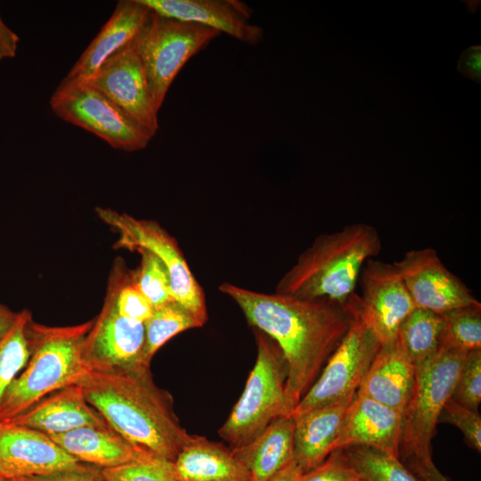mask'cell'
Here are the masks:
<instances>
[{
  "instance_id": "cell-1",
  "label": "cell",
  "mask_w": 481,
  "mask_h": 481,
  "mask_svg": "<svg viewBox=\"0 0 481 481\" xmlns=\"http://www.w3.org/2000/svg\"><path fill=\"white\" fill-rule=\"evenodd\" d=\"M219 290L279 346L287 367L284 398L289 416L346 334L351 319L346 304L261 293L229 282Z\"/></svg>"
},
{
  "instance_id": "cell-2",
  "label": "cell",
  "mask_w": 481,
  "mask_h": 481,
  "mask_svg": "<svg viewBox=\"0 0 481 481\" xmlns=\"http://www.w3.org/2000/svg\"><path fill=\"white\" fill-rule=\"evenodd\" d=\"M77 385L110 428L158 458L173 462L193 439L181 426L171 395L155 385L150 367L90 371Z\"/></svg>"
},
{
  "instance_id": "cell-3",
  "label": "cell",
  "mask_w": 481,
  "mask_h": 481,
  "mask_svg": "<svg viewBox=\"0 0 481 481\" xmlns=\"http://www.w3.org/2000/svg\"><path fill=\"white\" fill-rule=\"evenodd\" d=\"M381 248L379 232L365 223L321 234L282 275L275 292L345 304L355 294L364 265Z\"/></svg>"
},
{
  "instance_id": "cell-4",
  "label": "cell",
  "mask_w": 481,
  "mask_h": 481,
  "mask_svg": "<svg viewBox=\"0 0 481 481\" xmlns=\"http://www.w3.org/2000/svg\"><path fill=\"white\" fill-rule=\"evenodd\" d=\"M94 320L73 326L27 324L30 356L4 393L0 422L10 420L65 387L77 385L89 372L83 346Z\"/></svg>"
},
{
  "instance_id": "cell-5",
  "label": "cell",
  "mask_w": 481,
  "mask_h": 481,
  "mask_svg": "<svg viewBox=\"0 0 481 481\" xmlns=\"http://www.w3.org/2000/svg\"><path fill=\"white\" fill-rule=\"evenodd\" d=\"M257 346L255 365L244 390L229 417L218 430L232 449L242 447L275 419L286 413L284 388L287 367L277 344L254 329Z\"/></svg>"
},
{
  "instance_id": "cell-6",
  "label": "cell",
  "mask_w": 481,
  "mask_h": 481,
  "mask_svg": "<svg viewBox=\"0 0 481 481\" xmlns=\"http://www.w3.org/2000/svg\"><path fill=\"white\" fill-rule=\"evenodd\" d=\"M468 353L439 348L428 363L415 369L412 392L402 412L399 460L403 463L431 458L436 426Z\"/></svg>"
},
{
  "instance_id": "cell-7",
  "label": "cell",
  "mask_w": 481,
  "mask_h": 481,
  "mask_svg": "<svg viewBox=\"0 0 481 481\" xmlns=\"http://www.w3.org/2000/svg\"><path fill=\"white\" fill-rule=\"evenodd\" d=\"M346 304L351 315L349 327L291 417L353 398L382 345L361 308L359 296L355 293Z\"/></svg>"
},
{
  "instance_id": "cell-8",
  "label": "cell",
  "mask_w": 481,
  "mask_h": 481,
  "mask_svg": "<svg viewBox=\"0 0 481 481\" xmlns=\"http://www.w3.org/2000/svg\"><path fill=\"white\" fill-rule=\"evenodd\" d=\"M219 35L213 29L153 12L133 46L142 62L157 112L186 62Z\"/></svg>"
},
{
  "instance_id": "cell-9",
  "label": "cell",
  "mask_w": 481,
  "mask_h": 481,
  "mask_svg": "<svg viewBox=\"0 0 481 481\" xmlns=\"http://www.w3.org/2000/svg\"><path fill=\"white\" fill-rule=\"evenodd\" d=\"M95 213L102 222L118 232L116 249L147 250L163 263L169 275L173 299L204 325L208 319L205 294L176 240L152 220L138 219L101 207L95 208Z\"/></svg>"
},
{
  "instance_id": "cell-10",
  "label": "cell",
  "mask_w": 481,
  "mask_h": 481,
  "mask_svg": "<svg viewBox=\"0 0 481 481\" xmlns=\"http://www.w3.org/2000/svg\"><path fill=\"white\" fill-rule=\"evenodd\" d=\"M53 112L117 150L136 151L152 139L120 109L86 82L61 81L50 99Z\"/></svg>"
},
{
  "instance_id": "cell-11",
  "label": "cell",
  "mask_w": 481,
  "mask_h": 481,
  "mask_svg": "<svg viewBox=\"0 0 481 481\" xmlns=\"http://www.w3.org/2000/svg\"><path fill=\"white\" fill-rule=\"evenodd\" d=\"M144 325L118 314L107 291L86 336L84 360L90 371L115 373L150 367L143 362Z\"/></svg>"
},
{
  "instance_id": "cell-12",
  "label": "cell",
  "mask_w": 481,
  "mask_h": 481,
  "mask_svg": "<svg viewBox=\"0 0 481 481\" xmlns=\"http://www.w3.org/2000/svg\"><path fill=\"white\" fill-rule=\"evenodd\" d=\"M394 265L418 308L441 314L481 305L465 283L447 269L433 248L409 250Z\"/></svg>"
},
{
  "instance_id": "cell-13",
  "label": "cell",
  "mask_w": 481,
  "mask_h": 481,
  "mask_svg": "<svg viewBox=\"0 0 481 481\" xmlns=\"http://www.w3.org/2000/svg\"><path fill=\"white\" fill-rule=\"evenodd\" d=\"M100 91L151 138L159 130L142 62L133 46L108 59L84 81Z\"/></svg>"
},
{
  "instance_id": "cell-14",
  "label": "cell",
  "mask_w": 481,
  "mask_h": 481,
  "mask_svg": "<svg viewBox=\"0 0 481 481\" xmlns=\"http://www.w3.org/2000/svg\"><path fill=\"white\" fill-rule=\"evenodd\" d=\"M46 434L0 422V475L17 480L47 475L82 465Z\"/></svg>"
},
{
  "instance_id": "cell-15",
  "label": "cell",
  "mask_w": 481,
  "mask_h": 481,
  "mask_svg": "<svg viewBox=\"0 0 481 481\" xmlns=\"http://www.w3.org/2000/svg\"><path fill=\"white\" fill-rule=\"evenodd\" d=\"M361 308L382 343L396 337L401 323L416 308L395 265L371 258L361 274Z\"/></svg>"
},
{
  "instance_id": "cell-16",
  "label": "cell",
  "mask_w": 481,
  "mask_h": 481,
  "mask_svg": "<svg viewBox=\"0 0 481 481\" xmlns=\"http://www.w3.org/2000/svg\"><path fill=\"white\" fill-rule=\"evenodd\" d=\"M156 13L224 33L250 45L263 41L262 27L250 22L253 9L239 0H141Z\"/></svg>"
},
{
  "instance_id": "cell-17",
  "label": "cell",
  "mask_w": 481,
  "mask_h": 481,
  "mask_svg": "<svg viewBox=\"0 0 481 481\" xmlns=\"http://www.w3.org/2000/svg\"><path fill=\"white\" fill-rule=\"evenodd\" d=\"M153 11L141 0L118 1L63 81L83 82L91 77L108 59L130 46L150 22Z\"/></svg>"
},
{
  "instance_id": "cell-18",
  "label": "cell",
  "mask_w": 481,
  "mask_h": 481,
  "mask_svg": "<svg viewBox=\"0 0 481 481\" xmlns=\"http://www.w3.org/2000/svg\"><path fill=\"white\" fill-rule=\"evenodd\" d=\"M402 412L356 393L346 409L334 451L365 445L399 458Z\"/></svg>"
},
{
  "instance_id": "cell-19",
  "label": "cell",
  "mask_w": 481,
  "mask_h": 481,
  "mask_svg": "<svg viewBox=\"0 0 481 481\" xmlns=\"http://www.w3.org/2000/svg\"><path fill=\"white\" fill-rule=\"evenodd\" d=\"M4 422L29 427L48 436L83 427H106L104 418L86 400L79 385L45 396L24 413Z\"/></svg>"
},
{
  "instance_id": "cell-20",
  "label": "cell",
  "mask_w": 481,
  "mask_h": 481,
  "mask_svg": "<svg viewBox=\"0 0 481 481\" xmlns=\"http://www.w3.org/2000/svg\"><path fill=\"white\" fill-rule=\"evenodd\" d=\"M49 436L79 462L101 469L158 458L132 444L110 426L83 427Z\"/></svg>"
},
{
  "instance_id": "cell-21",
  "label": "cell",
  "mask_w": 481,
  "mask_h": 481,
  "mask_svg": "<svg viewBox=\"0 0 481 481\" xmlns=\"http://www.w3.org/2000/svg\"><path fill=\"white\" fill-rule=\"evenodd\" d=\"M414 380L415 367L395 338L382 343L356 393L403 412Z\"/></svg>"
},
{
  "instance_id": "cell-22",
  "label": "cell",
  "mask_w": 481,
  "mask_h": 481,
  "mask_svg": "<svg viewBox=\"0 0 481 481\" xmlns=\"http://www.w3.org/2000/svg\"><path fill=\"white\" fill-rule=\"evenodd\" d=\"M353 398L292 417L295 421L293 460L303 473L320 465L334 451L335 441Z\"/></svg>"
},
{
  "instance_id": "cell-23",
  "label": "cell",
  "mask_w": 481,
  "mask_h": 481,
  "mask_svg": "<svg viewBox=\"0 0 481 481\" xmlns=\"http://www.w3.org/2000/svg\"><path fill=\"white\" fill-rule=\"evenodd\" d=\"M175 481H251L232 448L194 436L171 462Z\"/></svg>"
},
{
  "instance_id": "cell-24",
  "label": "cell",
  "mask_w": 481,
  "mask_h": 481,
  "mask_svg": "<svg viewBox=\"0 0 481 481\" xmlns=\"http://www.w3.org/2000/svg\"><path fill=\"white\" fill-rule=\"evenodd\" d=\"M295 421L281 416L248 444L232 449L249 473L251 481H269L293 460Z\"/></svg>"
},
{
  "instance_id": "cell-25",
  "label": "cell",
  "mask_w": 481,
  "mask_h": 481,
  "mask_svg": "<svg viewBox=\"0 0 481 481\" xmlns=\"http://www.w3.org/2000/svg\"><path fill=\"white\" fill-rule=\"evenodd\" d=\"M440 330V314L418 307L399 326L395 338L415 369L438 352Z\"/></svg>"
},
{
  "instance_id": "cell-26",
  "label": "cell",
  "mask_w": 481,
  "mask_h": 481,
  "mask_svg": "<svg viewBox=\"0 0 481 481\" xmlns=\"http://www.w3.org/2000/svg\"><path fill=\"white\" fill-rule=\"evenodd\" d=\"M356 481H418L399 458L365 445L339 449Z\"/></svg>"
},
{
  "instance_id": "cell-27",
  "label": "cell",
  "mask_w": 481,
  "mask_h": 481,
  "mask_svg": "<svg viewBox=\"0 0 481 481\" xmlns=\"http://www.w3.org/2000/svg\"><path fill=\"white\" fill-rule=\"evenodd\" d=\"M143 362L148 366L156 352L174 336L203 326L175 300L153 307L151 316L143 322Z\"/></svg>"
},
{
  "instance_id": "cell-28",
  "label": "cell",
  "mask_w": 481,
  "mask_h": 481,
  "mask_svg": "<svg viewBox=\"0 0 481 481\" xmlns=\"http://www.w3.org/2000/svg\"><path fill=\"white\" fill-rule=\"evenodd\" d=\"M440 317L439 348L481 349V305L452 309Z\"/></svg>"
},
{
  "instance_id": "cell-29",
  "label": "cell",
  "mask_w": 481,
  "mask_h": 481,
  "mask_svg": "<svg viewBox=\"0 0 481 481\" xmlns=\"http://www.w3.org/2000/svg\"><path fill=\"white\" fill-rule=\"evenodd\" d=\"M31 318L30 311L19 312L13 325L0 340V404L7 388L29 359L27 324Z\"/></svg>"
},
{
  "instance_id": "cell-30",
  "label": "cell",
  "mask_w": 481,
  "mask_h": 481,
  "mask_svg": "<svg viewBox=\"0 0 481 481\" xmlns=\"http://www.w3.org/2000/svg\"><path fill=\"white\" fill-rule=\"evenodd\" d=\"M107 291L111 294L120 315L143 323L151 316L153 306L135 283L132 270L124 260L115 261Z\"/></svg>"
},
{
  "instance_id": "cell-31",
  "label": "cell",
  "mask_w": 481,
  "mask_h": 481,
  "mask_svg": "<svg viewBox=\"0 0 481 481\" xmlns=\"http://www.w3.org/2000/svg\"><path fill=\"white\" fill-rule=\"evenodd\" d=\"M141 262L132 270L133 279L138 289L153 307L160 306L172 300L171 283L163 263L151 252L139 249Z\"/></svg>"
},
{
  "instance_id": "cell-32",
  "label": "cell",
  "mask_w": 481,
  "mask_h": 481,
  "mask_svg": "<svg viewBox=\"0 0 481 481\" xmlns=\"http://www.w3.org/2000/svg\"><path fill=\"white\" fill-rule=\"evenodd\" d=\"M472 411L481 402V349L467 354L451 398Z\"/></svg>"
},
{
  "instance_id": "cell-33",
  "label": "cell",
  "mask_w": 481,
  "mask_h": 481,
  "mask_svg": "<svg viewBox=\"0 0 481 481\" xmlns=\"http://www.w3.org/2000/svg\"><path fill=\"white\" fill-rule=\"evenodd\" d=\"M103 481H175L171 462L160 458L101 469Z\"/></svg>"
},
{
  "instance_id": "cell-34",
  "label": "cell",
  "mask_w": 481,
  "mask_h": 481,
  "mask_svg": "<svg viewBox=\"0 0 481 481\" xmlns=\"http://www.w3.org/2000/svg\"><path fill=\"white\" fill-rule=\"evenodd\" d=\"M438 422L454 425L461 431L469 447L481 451V416L478 411H472L449 399L440 413Z\"/></svg>"
},
{
  "instance_id": "cell-35",
  "label": "cell",
  "mask_w": 481,
  "mask_h": 481,
  "mask_svg": "<svg viewBox=\"0 0 481 481\" xmlns=\"http://www.w3.org/2000/svg\"><path fill=\"white\" fill-rule=\"evenodd\" d=\"M298 481H356V477L337 449L320 465L302 473Z\"/></svg>"
},
{
  "instance_id": "cell-36",
  "label": "cell",
  "mask_w": 481,
  "mask_h": 481,
  "mask_svg": "<svg viewBox=\"0 0 481 481\" xmlns=\"http://www.w3.org/2000/svg\"><path fill=\"white\" fill-rule=\"evenodd\" d=\"M15 481H103V479L101 468L83 463L77 468L47 475L23 477Z\"/></svg>"
},
{
  "instance_id": "cell-37",
  "label": "cell",
  "mask_w": 481,
  "mask_h": 481,
  "mask_svg": "<svg viewBox=\"0 0 481 481\" xmlns=\"http://www.w3.org/2000/svg\"><path fill=\"white\" fill-rule=\"evenodd\" d=\"M458 70L464 77L480 83L481 47L474 45L465 50L458 61Z\"/></svg>"
},
{
  "instance_id": "cell-38",
  "label": "cell",
  "mask_w": 481,
  "mask_h": 481,
  "mask_svg": "<svg viewBox=\"0 0 481 481\" xmlns=\"http://www.w3.org/2000/svg\"><path fill=\"white\" fill-rule=\"evenodd\" d=\"M418 481H450L434 464L432 458L403 463Z\"/></svg>"
},
{
  "instance_id": "cell-39",
  "label": "cell",
  "mask_w": 481,
  "mask_h": 481,
  "mask_svg": "<svg viewBox=\"0 0 481 481\" xmlns=\"http://www.w3.org/2000/svg\"><path fill=\"white\" fill-rule=\"evenodd\" d=\"M20 37L2 20L0 16V61L15 57Z\"/></svg>"
},
{
  "instance_id": "cell-40",
  "label": "cell",
  "mask_w": 481,
  "mask_h": 481,
  "mask_svg": "<svg viewBox=\"0 0 481 481\" xmlns=\"http://www.w3.org/2000/svg\"><path fill=\"white\" fill-rule=\"evenodd\" d=\"M302 473L300 467L292 460L269 481H298Z\"/></svg>"
},
{
  "instance_id": "cell-41",
  "label": "cell",
  "mask_w": 481,
  "mask_h": 481,
  "mask_svg": "<svg viewBox=\"0 0 481 481\" xmlns=\"http://www.w3.org/2000/svg\"><path fill=\"white\" fill-rule=\"evenodd\" d=\"M18 313L12 312L7 306L0 304V340L13 325Z\"/></svg>"
},
{
  "instance_id": "cell-42",
  "label": "cell",
  "mask_w": 481,
  "mask_h": 481,
  "mask_svg": "<svg viewBox=\"0 0 481 481\" xmlns=\"http://www.w3.org/2000/svg\"><path fill=\"white\" fill-rule=\"evenodd\" d=\"M0 481H14V480L6 478V477H3L2 475H0Z\"/></svg>"
}]
</instances>
